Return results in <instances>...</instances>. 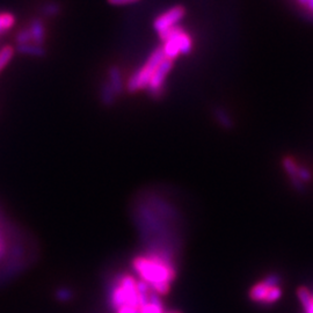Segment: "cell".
<instances>
[{
    "mask_svg": "<svg viewBox=\"0 0 313 313\" xmlns=\"http://www.w3.org/2000/svg\"><path fill=\"white\" fill-rule=\"evenodd\" d=\"M15 24V16L10 12H0V36L6 34Z\"/></svg>",
    "mask_w": 313,
    "mask_h": 313,
    "instance_id": "8fae6325",
    "label": "cell"
},
{
    "mask_svg": "<svg viewBox=\"0 0 313 313\" xmlns=\"http://www.w3.org/2000/svg\"><path fill=\"white\" fill-rule=\"evenodd\" d=\"M13 56H14V49L11 46H5L0 50V72L11 62Z\"/></svg>",
    "mask_w": 313,
    "mask_h": 313,
    "instance_id": "5bb4252c",
    "label": "cell"
},
{
    "mask_svg": "<svg viewBox=\"0 0 313 313\" xmlns=\"http://www.w3.org/2000/svg\"><path fill=\"white\" fill-rule=\"evenodd\" d=\"M185 14L186 8L181 5H177L169 8L166 12H164L163 14L155 17L153 21V29L158 33V35L162 34L164 31L178 26L179 22L183 19Z\"/></svg>",
    "mask_w": 313,
    "mask_h": 313,
    "instance_id": "277c9868",
    "label": "cell"
},
{
    "mask_svg": "<svg viewBox=\"0 0 313 313\" xmlns=\"http://www.w3.org/2000/svg\"><path fill=\"white\" fill-rule=\"evenodd\" d=\"M41 14L46 17H55L61 14L62 7L56 2H48L41 6Z\"/></svg>",
    "mask_w": 313,
    "mask_h": 313,
    "instance_id": "7c38bea8",
    "label": "cell"
},
{
    "mask_svg": "<svg viewBox=\"0 0 313 313\" xmlns=\"http://www.w3.org/2000/svg\"><path fill=\"white\" fill-rule=\"evenodd\" d=\"M31 42V34L28 27L22 28L19 30L15 35V43L16 46H21V44H27Z\"/></svg>",
    "mask_w": 313,
    "mask_h": 313,
    "instance_id": "9a60e30c",
    "label": "cell"
},
{
    "mask_svg": "<svg viewBox=\"0 0 313 313\" xmlns=\"http://www.w3.org/2000/svg\"><path fill=\"white\" fill-rule=\"evenodd\" d=\"M281 296H282V289L280 288V285H275V287H272L269 290V292H268L265 304H274L279 301Z\"/></svg>",
    "mask_w": 313,
    "mask_h": 313,
    "instance_id": "e0dca14e",
    "label": "cell"
},
{
    "mask_svg": "<svg viewBox=\"0 0 313 313\" xmlns=\"http://www.w3.org/2000/svg\"><path fill=\"white\" fill-rule=\"evenodd\" d=\"M116 313H141V308H136L132 306L124 305L122 307H120Z\"/></svg>",
    "mask_w": 313,
    "mask_h": 313,
    "instance_id": "44dd1931",
    "label": "cell"
},
{
    "mask_svg": "<svg viewBox=\"0 0 313 313\" xmlns=\"http://www.w3.org/2000/svg\"><path fill=\"white\" fill-rule=\"evenodd\" d=\"M108 83L110 87L113 88L116 95H121L124 92V83H123V77L122 72H121L120 68L116 65L110 66L108 70Z\"/></svg>",
    "mask_w": 313,
    "mask_h": 313,
    "instance_id": "ba28073f",
    "label": "cell"
},
{
    "mask_svg": "<svg viewBox=\"0 0 313 313\" xmlns=\"http://www.w3.org/2000/svg\"><path fill=\"white\" fill-rule=\"evenodd\" d=\"M282 166H283L285 173H287L289 178L292 180L294 185L297 187V174L299 168V164L297 163V160L292 158V156L288 155L282 160Z\"/></svg>",
    "mask_w": 313,
    "mask_h": 313,
    "instance_id": "30bf717a",
    "label": "cell"
},
{
    "mask_svg": "<svg viewBox=\"0 0 313 313\" xmlns=\"http://www.w3.org/2000/svg\"><path fill=\"white\" fill-rule=\"evenodd\" d=\"M132 268L141 277V281L149 284L159 296L168 294L172 282L177 277L173 262L163 253L142 254L133 258Z\"/></svg>",
    "mask_w": 313,
    "mask_h": 313,
    "instance_id": "6da1fadb",
    "label": "cell"
},
{
    "mask_svg": "<svg viewBox=\"0 0 313 313\" xmlns=\"http://www.w3.org/2000/svg\"><path fill=\"white\" fill-rule=\"evenodd\" d=\"M280 282H281V277L279 275L276 274L268 275L262 281L258 282V283H256L252 288H250L249 298L256 303L265 304L269 290L272 287H275V285H279Z\"/></svg>",
    "mask_w": 313,
    "mask_h": 313,
    "instance_id": "8992f818",
    "label": "cell"
},
{
    "mask_svg": "<svg viewBox=\"0 0 313 313\" xmlns=\"http://www.w3.org/2000/svg\"><path fill=\"white\" fill-rule=\"evenodd\" d=\"M296 3L305 12V14L313 19V0H296Z\"/></svg>",
    "mask_w": 313,
    "mask_h": 313,
    "instance_id": "d6986e66",
    "label": "cell"
},
{
    "mask_svg": "<svg viewBox=\"0 0 313 313\" xmlns=\"http://www.w3.org/2000/svg\"><path fill=\"white\" fill-rule=\"evenodd\" d=\"M141 0H107V3L111 6H127L132 5V4L140 3Z\"/></svg>",
    "mask_w": 313,
    "mask_h": 313,
    "instance_id": "ffe728a7",
    "label": "cell"
},
{
    "mask_svg": "<svg viewBox=\"0 0 313 313\" xmlns=\"http://www.w3.org/2000/svg\"><path fill=\"white\" fill-rule=\"evenodd\" d=\"M164 313H181L179 310H168V311H164Z\"/></svg>",
    "mask_w": 313,
    "mask_h": 313,
    "instance_id": "603a6c76",
    "label": "cell"
},
{
    "mask_svg": "<svg viewBox=\"0 0 313 313\" xmlns=\"http://www.w3.org/2000/svg\"><path fill=\"white\" fill-rule=\"evenodd\" d=\"M73 296V291L69 288H60L56 291V298L60 302H70Z\"/></svg>",
    "mask_w": 313,
    "mask_h": 313,
    "instance_id": "ac0fdd59",
    "label": "cell"
},
{
    "mask_svg": "<svg viewBox=\"0 0 313 313\" xmlns=\"http://www.w3.org/2000/svg\"><path fill=\"white\" fill-rule=\"evenodd\" d=\"M173 61L168 60V58L165 57L164 61L160 63L158 68L154 71L153 75L150 80L149 86H147L146 91L149 92L150 95L152 96H160L164 91L165 82H166L167 75L171 72V70L173 68Z\"/></svg>",
    "mask_w": 313,
    "mask_h": 313,
    "instance_id": "5b68a950",
    "label": "cell"
},
{
    "mask_svg": "<svg viewBox=\"0 0 313 313\" xmlns=\"http://www.w3.org/2000/svg\"><path fill=\"white\" fill-rule=\"evenodd\" d=\"M305 311H306V313H313V295H312V299H311L310 304H308V305L305 307Z\"/></svg>",
    "mask_w": 313,
    "mask_h": 313,
    "instance_id": "7402d4cb",
    "label": "cell"
},
{
    "mask_svg": "<svg viewBox=\"0 0 313 313\" xmlns=\"http://www.w3.org/2000/svg\"><path fill=\"white\" fill-rule=\"evenodd\" d=\"M116 96H118V95H116L115 92L113 91V88L110 87V85H109L108 82H105L104 84H102V86H101V100L105 105H107V106L113 105L115 102Z\"/></svg>",
    "mask_w": 313,
    "mask_h": 313,
    "instance_id": "4fadbf2b",
    "label": "cell"
},
{
    "mask_svg": "<svg viewBox=\"0 0 313 313\" xmlns=\"http://www.w3.org/2000/svg\"><path fill=\"white\" fill-rule=\"evenodd\" d=\"M28 28L31 34V42L38 44V46H43L47 37L46 26H44L43 21L40 17H35L30 21Z\"/></svg>",
    "mask_w": 313,
    "mask_h": 313,
    "instance_id": "52a82bcc",
    "label": "cell"
},
{
    "mask_svg": "<svg viewBox=\"0 0 313 313\" xmlns=\"http://www.w3.org/2000/svg\"><path fill=\"white\" fill-rule=\"evenodd\" d=\"M16 51L22 53L26 56H33V57H44L47 55V50L43 46H38L35 43H27L21 44V46H16Z\"/></svg>",
    "mask_w": 313,
    "mask_h": 313,
    "instance_id": "9c48e42d",
    "label": "cell"
},
{
    "mask_svg": "<svg viewBox=\"0 0 313 313\" xmlns=\"http://www.w3.org/2000/svg\"><path fill=\"white\" fill-rule=\"evenodd\" d=\"M164 58L165 55L162 47L154 49V51H152L149 58H147V61L142 65V68L138 69L136 72H133L130 75L127 85H125V89L129 93H137L143 91V89H146L154 71L158 68L160 63L164 61Z\"/></svg>",
    "mask_w": 313,
    "mask_h": 313,
    "instance_id": "3957f363",
    "label": "cell"
},
{
    "mask_svg": "<svg viewBox=\"0 0 313 313\" xmlns=\"http://www.w3.org/2000/svg\"><path fill=\"white\" fill-rule=\"evenodd\" d=\"M297 296L299 298V301H301L304 308H305L308 305V304H310L311 299H312V294H311L310 290H308L306 287L298 288Z\"/></svg>",
    "mask_w": 313,
    "mask_h": 313,
    "instance_id": "2e32d148",
    "label": "cell"
},
{
    "mask_svg": "<svg viewBox=\"0 0 313 313\" xmlns=\"http://www.w3.org/2000/svg\"><path fill=\"white\" fill-rule=\"evenodd\" d=\"M159 37L164 42L162 49L165 57L173 62L180 55L190 53L193 49L191 37L180 26H175L159 34Z\"/></svg>",
    "mask_w": 313,
    "mask_h": 313,
    "instance_id": "7a4b0ae2",
    "label": "cell"
}]
</instances>
